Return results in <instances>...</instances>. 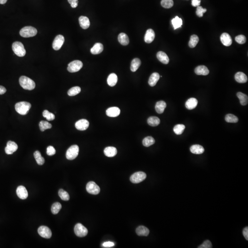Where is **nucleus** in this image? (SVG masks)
<instances>
[{
  "mask_svg": "<svg viewBox=\"0 0 248 248\" xmlns=\"http://www.w3.org/2000/svg\"><path fill=\"white\" fill-rule=\"evenodd\" d=\"M166 107V104L164 101H160L156 102L155 105V110L159 114H162Z\"/></svg>",
  "mask_w": 248,
  "mask_h": 248,
  "instance_id": "25",
  "label": "nucleus"
},
{
  "mask_svg": "<svg viewBox=\"0 0 248 248\" xmlns=\"http://www.w3.org/2000/svg\"><path fill=\"white\" fill-rule=\"evenodd\" d=\"M62 208L61 204L59 202H56L52 205L51 211L53 214H57Z\"/></svg>",
  "mask_w": 248,
  "mask_h": 248,
  "instance_id": "40",
  "label": "nucleus"
},
{
  "mask_svg": "<svg viewBox=\"0 0 248 248\" xmlns=\"http://www.w3.org/2000/svg\"><path fill=\"white\" fill-rule=\"evenodd\" d=\"M39 127L41 131H44L45 130L51 129L52 125L48 122L42 120L39 123Z\"/></svg>",
  "mask_w": 248,
  "mask_h": 248,
  "instance_id": "38",
  "label": "nucleus"
},
{
  "mask_svg": "<svg viewBox=\"0 0 248 248\" xmlns=\"http://www.w3.org/2000/svg\"><path fill=\"white\" fill-rule=\"evenodd\" d=\"M160 76L159 74L156 72L153 73L149 77V84L151 87H154L159 80Z\"/></svg>",
  "mask_w": 248,
  "mask_h": 248,
  "instance_id": "26",
  "label": "nucleus"
},
{
  "mask_svg": "<svg viewBox=\"0 0 248 248\" xmlns=\"http://www.w3.org/2000/svg\"><path fill=\"white\" fill-rule=\"evenodd\" d=\"M225 120L228 123H237L239 121V119L233 114H227L225 116Z\"/></svg>",
  "mask_w": 248,
  "mask_h": 248,
  "instance_id": "43",
  "label": "nucleus"
},
{
  "mask_svg": "<svg viewBox=\"0 0 248 248\" xmlns=\"http://www.w3.org/2000/svg\"><path fill=\"white\" fill-rule=\"evenodd\" d=\"M118 81V77L116 74L112 73L110 74L107 79V83L110 87H114Z\"/></svg>",
  "mask_w": 248,
  "mask_h": 248,
  "instance_id": "29",
  "label": "nucleus"
},
{
  "mask_svg": "<svg viewBox=\"0 0 248 248\" xmlns=\"http://www.w3.org/2000/svg\"><path fill=\"white\" fill-rule=\"evenodd\" d=\"M136 233L140 236H147L149 233V230L144 226H140L136 228Z\"/></svg>",
  "mask_w": 248,
  "mask_h": 248,
  "instance_id": "28",
  "label": "nucleus"
},
{
  "mask_svg": "<svg viewBox=\"0 0 248 248\" xmlns=\"http://www.w3.org/2000/svg\"><path fill=\"white\" fill-rule=\"evenodd\" d=\"M201 0H192V5L193 6H200V4Z\"/></svg>",
  "mask_w": 248,
  "mask_h": 248,
  "instance_id": "52",
  "label": "nucleus"
},
{
  "mask_svg": "<svg viewBox=\"0 0 248 248\" xmlns=\"http://www.w3.org/2000/svg\"><path fill=\"white\" fill-rule=\"evenodd\" d=\"M37 33V30L32 26L24 27L19 32L20 36L25 38L33 37L35 36Z\"/></svg>",
  "mask_w": 248,
  "mask_h": 248,
  "instance_id": "3",
  "label": "nucleus"
},
{
  "mask_svg": "<svg viewBox=\"0 0 248 248\" xmlns=\"http://www.w3.org/2000/svg\"><path fill=\"white\" fill-rule=\"evenodd\" d=\"M79 152V148L77 145H74L70 147L66 152V156L69 160H73L75 159L78 155Z\"/></svg>",
  "mask_w": 248,
  "mask_h": 248,
  "instance_id": "5",
  "label": "nucleus"
},
{
  "mask_svg": "<svg viewBox=\"0 0 248 248\" xmlns=\"http://www.w3.org/2000/svg\"><path fill=\"white\" fill-rule=\"evenodd\" d=\"M190 151L193 154H200L203 153L205 151L203 147L200 145H193L190 147Z\"/></svg>",
  "mask_w": 248,
  "mask_h": 248,
  "instance_id": "27",
  "label": "nucleus"
},
{
  "mask_svg": "<svg viewBox=\"0 0 248 248\" xmlns=\"http://www.w3.org/2000/svg\"><path fill=\"white\" fill-rule=\"evenodd\" d=\"M19 84L25 90H32L36 87V84L32 80L26 76H22L19 80Z\"/></svg>",
  "mask_w": 248,
  "mask_h": 248,
  "instance_id": "1",
  "label": "nucleus"
},
{
  "mask_svg": "<svg viewBox=\"0 0 248 248\" xmlns=\"http://www.w3.org/2000/svg\"><path fill=\"white\" fill-rule=\"evenodd\" d=\"M82 67V62L80 60H75L69 63L67 70L70 73H75L79 71Z\"/></svg>",
  "mask_w": 248,
  "mask_h": 248,
  "instance_id": "7",
  "label": "nucleus"
},
{
  "mask_svg": "<svg viewBox=\"0 0 248 248\" xmlns=\"http://www.w3.org/2000/svg\"><path fill=\"white\" fill-rule=\"evenodd\" d=\"M243 235L247 240H248V227H246L244 228L243 231Z\"/></svg>",
  "mask_w": 248,
  "mask_h": 248,
  "instance_id": "53",
  "label": "nucleus"
},
{
  "mask_svg": "<svg viewBox=\"0 0 248 248\" xmlns=\"http://www.w3.org/2000/svg\"><path fill=\"white\" fill-rule=\"evenodd\" d=\"M104 153L108 157H113L117 154V150L115 147H108L104 149Z\"/></svg>",
  "mask_w": 248,
  "mask_h": 248,
  "instance_id": "22",
  "label": "nucleus"
},
{
  "mask_svg": "<svg viewBox=\"0 0 248 248\" xmlns=\"http://www.w3.org/2000/svg\"><path fill=\"white\" fill-rule=\"evenodd\" d=\"M38 232L41 236L45 239H50L52 237V233L51 230L46 226H41L38 228Z\"/></svg>",
  "mask_w": 248,
  "mask_h": 248,
  "instance_id": "11",
  "label": "nucleus"
},
{
  "mask_svg": "<svg viewBox=\"0 0 248 248\" xmlns=\"http://www.w3.org/2000/svg\"><path fill=\"white\" fill-rule=\"evenodd\" d=\"M74 231L75 235L79 237H85L88 233L87 229L80 223H77L75 225Z\"/></svg>",
  "mask_w": 248,
  "mask_h": 248,
  "instance_id": "8",
  "label": "nucleus"
},
{
  "mask_svg": "<svg viewBox=\"0 0 248 248\" xmlns=\"http://www.w3.org/2000/svg\"><path fill=\"white\" fill-rule=\"evenodd\" d=\"M155 38V33L152 29H148L145 35L144 41L147 43L153 42Z\"/></svg>",
  "mask_w": 248,
  "mask_h": 248,
  "instance_id": "17",
  "label": "nucleus"
},
{
  "mask_svg": "<svg viewBox=\"0 0 248 248\" xmlns=\"http://www.w3.org/2000/svg\"><path fill=\"white\" fill-rule=\"evenodd\" d=\"M6 90L5 87L3 86H0V95H2L6 93Z\"/></svg>",
  "mask_w": 248,
  "mask_h": 248,
  "instance_id": "54",
  "label": "nucleus"
},
{
  "mask_svg": "<svg viewBox=\"0 0 248 248\" xmlns=\"http://www.w3.org/2000/svg\"><path fill=\"white\" fill-rule=\"evenodd\" d=\"M34 157L36 160V162L39 165H43L45 163V159L41 156V153L39 151H36L34 153Z\"/></svg>",
  "mask_w": 248,
  "mask_h": 248,
  "instance_id": "35",
  "label": "nucleus"
},
{
  "mask_svg": "<svg viewBox=\"0 0 248 248\" xmlns=\"http://www.w3.org/2000/svg\"><path fill=\"white\" fill-rule=\"evenodd\" d=\"M161 4L165 9H170L173 6L174 2L173 0H162Z\"/></svg>",
  "mask_w": 248,
  "mask_h": 248,
  "instance_id": "44",
  "label": "nucleus"
},
{
  "mask_svg": "<svg viewBox=\"0 0 248 248\" xmlns=\"http://www.w3.org/2000/svg\"><path fill=\"white\" fill-rule=\"evenodd\" d=\"M114 245V243L111 242H105L102 244V246H104V247H106V248H110V247H113Z\"/></svg>",
  "mask_w": 248,
  "mask_h": 248,
  "instance_id": "51",
  "label": "nucleus"
},
{
  "mask_svg": "<svg viewBox=\"0 0 248 248\" xmlns=\"http://www.w3.org/2000/svg\"><path fill=\"white\" fill-rule=\"evenodd\" d=\"M86 189L88 193L93 195H97L100 193V188L95 182H90L87 184Z\"/></svg>",
  "mask_w": 248,
  "mask_h": 248,
  "instance_id": "9",
  "label": "nucleus"
},
{
  "mask_svg": "<svg viewBox=\"0 0 248 248\" xmlns=\"http://www.w3.org/2000/svg\"><path fill=\"white\" fill-rule=\"evenodd\" d=\"M147 122L149 126H156L160 124L161 120L157 117L151 116L148 118Z\"/></svg>",
  "mask_w": 248,
  "mask_h": 248,
  "instance_id": "33",
  "label": "nucleus"
},
{
  "mask_svg": "<svg viewBox=\"0 0 248 248\" xmlns=\"http://www.w3.org/2000/svg\"><path fill=\"white\" fill-rule=\"evenodd\" d=\"M65 37L62 35H58L55 37L53 43V48L56 51H58L62 47L65 42Z\"/></svg>",
  "mask_w": 248,
  "mask_h": 248,
  "instance_id": "10",
  "label": "nucleus"
},
{
  "mask_svg": "<svg viewBox=\"0 0 248 248\" xmlns=\"http://www.w3.org/2000/svg\"><path fill=\"white\" fill-rule=\"evenodd\" d=\"M72 8H76L78 6V0H68Z\"/></svg>",
  "mask_w": 248,
  "mask_h": 248,
  "instance_id": "50",
  "label": "nucleus"
},
{
  "mask_svg": "<svg viewBox=\"0 0 248 248\" xmlns=\"http://www.w3.org/2000/svg\"><path fill=\"white\" fill-rule=\"evenodd\" d=\"M237 96L239 99L240 102L242 105L245 106L248 104V97L247 95L241 92H239L237 93Z\"/></svg>",
  "mask_w": 248,
  "mask_h": 248,
  "instance_id": "32",
  "label": "nucleus"
},
{
  "mask_svg": "<svg viewBox=\"0 0 248 248\" xmlns=\"http://www.w3.org/2000/svg\"><path fill=\"white\" fill-rule=\"evenodd\" d=\"M12 49L14 53L19 57H23L26 54L24 46L21 42L16 41L12 45Z\"/></svg>",
  "mask_w": 248,
  "mask_h": 248,
  "instance_id": "4",
  "label": "nucleus"
},
{
  "mask_svg": "<svg viewBox=\"0 0 248 248\" xmlns=\"http://www.w3.org/2000/svg\"><path fill=\"white\" fill-rule=\"evenodd\" d=\"M199 41L198 36L196 35H193L190 37V40L189 41V46L190 48H194L196 46L197 44Z\"/></svg>",
  "mask_w": 248,
  "mask_h": 248,
  "instance_id": "37",
  "label": "nucleus"
},
{
  "mask_svg": "<svg viewBox=\"0 0 248 248\" xmlns=\"http://www.w3.org/2000/svg\"><path fill=\"white\" fill-rule=\"evenodd\" d=\"M47 153L49 156H53L56 153V150L53 146H48L47 148Z\"/></svg>",
  "mask_w": 248,
  "mask_h": 248,
  "instance_id": "49",
  "label": "nucleus"
},
{
  "mask_svg": "<svg viewBox=\"0 0 248 248\" xmlns=\"http://www.w3.org/2000/svg\"><path fill=\"white\" fill-rule=\"evenodd\" d=\"M58 195L63 200L68 201L70 200L69 193L63 189H60L58 191Z\"/></svg>",
  "mask_w": 248,
  "mask_h": 248,
  "instance_id": "42",
  "label": "nucleus"
},
{
  "mask_svg": "<svg viewBox=\"0 0 248 248\" xmlns=\"http://www.w3.org/2000/svg\"><path fill=\"white\" fill-rule=\"evenodd\" d=\"M172 25L174 30L180 28L183 25V20L180 18H179L178 16H176L174 18L172 19Z\"/></svg>",
  "mask_w": 248,
  "mask_h": 248,
  "instance_id": "34",
  "label": "nucleus"
},
{
  "mask_svg": "<svg viewBox=\"0 0 248 248\" xmlns=\"http://www.w3.org/2000/svg\"><path fill=\"white\" fill-rule=\"evenodd\" d=\"M185 128V126L183 124H178L175 126L173 128V131L176 135H180L183 132Z\"/></svg>",
  "mask_w": 248,
  "mask_h": 248,
  "instance_id": "39",
  "label": "nucleus"
},
{
  "mask_svg": "<svg viewBox=\"0 0 248 248\" xmlns=\"http://www.w3.org/2000/svg\"><path fill=\"white\" fill-rule=\"evenodd\" d=\"M207 11V10L205 9H203L202 6H197L196 10V14L198 17H202L203 16V14Z\"/></svg>",
  "mask_w": 248,
  "mask_h": 248,
  "instance_id": "47",
  "label": "nucleus"
},
{
  "mask_svg": "<svg viewBox=\"0 0 248 248\" xmlns=\"http://www.w3.org/2000/svg\"><path fill=\"white\" fill-rule=\"evenodd\" d=\"M103 50H104L103 45L100 43H97L91 48V53L92 54L97 55V54L101 53L103 51Z\"/></svg>",
  "mask_w": 248,
  "mask_h": 248,
  "instance_id": "23",
  "label": "nucleus"
},
{
  "mask_svg": "<svg viewBox=\"0 0 248 248\" xmlns=\"http://www.w3.org/2000/svg\"><path fill=\"white\" fill-rule=\"evenodd\" d=\"M31 107V105L27 102H20L15 104L16 111L21 115H26L29 112Z\"/></svg>",
  "mask_w": 248,
  "mask_h": 248,
  "instance_id": "2",
  "label": "nucleus"
},
{
  "mask_svg": "<svg viewBox=\"0 0 248 248\" xmlns=\"http://www.w3.org/2000/svg\"><path fill=\"white\" fill-rule=\"evenodd\" d=\"M198 248H212V244L210 241H205V242L202 244L201 245L198 246Z\"/></svg>",
  "mask_w": 248,
  "mask_h": 248,
  "instance_id": "48",
  "label": "nucleus"
},
{
  "mask_svg": "<svg viewBox=\"0 0 248 248\" xmlns=\"http://www.w3.org/2000/svg\"><path fill=\"white\" fill-rule=\"evenodd\" d=\"M155 143V140L152 136H147L144 139L143 144L144 146L146 147H149L151 146Z\"/></svg>",
  "mask_w": 248,
  "mask_h": 248,
  "instance_id": "36",
  "label": "nucleus"
},
{
  "mask_svg": "<svg viewBox=\"0 0 248 248\" xmlns=\"http://www.w3.org/2000/svg\"><path fill=\"white\" fill-rule=\"evenodd\" d=\"M198 101L196 98L192 97L188 99L185 104V106L188 109L192 110L197 107Z\"/></svg>",
  "mask_w": 248,
  "mask_h": 248,
  "instance_id": "19",
  "label": "nucleus"
},
{
  "mask_svg": "<svg viewBox=\"0 0 248 248\" xmlns=\"http://www.w3.org/2000/svg\"><path fill=\"white\" fill-rule=\"evenodd\" d=\"M222 43L226 47H229L232 44V39L229 34L227 33H223L220 37Z\"/></svg>",
  "mask_w": 248,
  "mask_h": 248,
  "instance_id": "15",
  "label": "nucleus"
},
{
  "mask_svg": "<svg viewBox=\"0 0 248 248\" xmlns=\"http://www.w3.org/2000/svg\"><path fill=\"white\" fill-rule=\"evenodd\" d=\"M120 110L116 107H111L107 109L106 114L110 117H116L120 114Z\"/></svg>",
  "mask_w": 248,
  "mask_h": 248,
  "instance_id": "16",
  "label": "nucleus"
},
{
  "mask_svg": "<svg viewBox=\"0 0 248 248\" xmlns=\"http://www.w3.org/2000/svg\"><path fill=\"white\" fill-rule=\"evenodd\" d=\"M44 117L47 119L48 121H52L55 119V115L53 113H50L47 110H45L42 113Z\"/></svg>",
  "mask_w": 248,
  "mask_h": 248,
  "instance_id": "45",
  "label": "nucleus"
},
{
  "mask_svg": "<svg viewBox=\"0 0 248 248\" xmlns=\"http://www.w3.org/2000/svg\"><path fill=\"white\" fill-rule=\"evenodd\" d=\"M18 149V145L14 141H9L6 144V146L5 149L6 153L7 154H12L14 152L17 151Z\"/></svg>",
  "mask_w": 248,
  "mask_h": 248,
  "instance_id": "12",
  "label": "nucleus"
},
{
  "mask_svg": "<svg viewBox=\"0 0 248 248\" xmlns=\"http://www.w3.org/2000/svg\"><path fill=\"white\" fill-rule=\"evenodd\" d=\"M141 65V62L139 58H135L131 63V70L132 72H136Z\"/></svg>",
  "mask_w": 248,
  "mask_h": 248,
  "instance_id": "31",
  "label": "nucleus"
},
{
  "mask_svg": "<svg viewBox=\"0 0 248 248\" xmlns=\"http://www.w3.org/2000/svg\"><path fill=\"white\" fill-rule=\"evenodd\" d=\"M194 71L197 75H207L209 73L208 68L204 65H200L197 67L194 70Z\"/></svg>",
  "mask_w": 248,
  "mask_h": 248,
  "instance_id": "20",
  "label": "nucleus"
},
{
  "mask_svg": "<svg viewBox=\"0 0 248 248\" xmlns=\"http://www.w3.org/2000/svg\"><path fill=\"white\" fill-rule=\"evenodd\" d=\"M157 58L159 61L165 65H167L169 62V58L167 54L164 52L160 51L157 54Z\"/></svg>",
  "mask_w": 248,
  "mask_h": 248,
  "instance_id": "24",
  "label": "nucleus"
},
{
  "mask_svg": "<svg viewBox=\"0 0 248 248\" xmlns=\"http://www.w3.org/2000/svg\"><path fill=\"white\" fill-rule=\"evenodd\" d=\"M235 41L238 43L243 44L246 42V38L244 35H239L235 37Z\"/></svg>",
  "mask_w": 248,
  "mask_h": 248,
  "instance_id": "46",
  "label": "nucleus"
},
{
  "mask_svg": "<svg viewBox=\"0 0 248 248\" xmlns=\"http://www.w3.org/2000/svg\"><path fill=\"white\" fill-rule=\"evenodd\" d=\"M80 92L81 88L79 87H73L68 91V94L70 96H74L80 93Z\"/></svg>",
  "mask_w": 248,
  "mask_h": 248,
  "instance_id": "41",
  "label": "nucleus"
},
{
  "mask_svg": "<svg viewBox=\"0 0 248 248\" xmlns=\"http://www.w3.org/2000/svg\"><path fill=\"white\" fill-rule=\"evenodd\" d=\"M89 126V122L87 120L81 119L75 123V126L76 129L79 131H85L87 130Z\"/></svg>",
  "mask_w": 248,
  "mask_h": 248,
  "instance_id": "13",
  "label": "nucleus"
},
{
  "mask_svg": "<svg viewBox=\"0 0 248 248\" xmlns=\"http://www.w3.org/2000/svg\"><path fill=\"white\" fill-rule=\"evenodd\" d=\"M147 177V175L144 172L142 171L135 172L130 177V180L133 183H139L143 182Z\"/></svg>",
  "mask_w": 248,
  "mask_h": 248,
  "instance_id": "6",
  "label": "nucleus"
},
{
  "mask_svg": "<svg viewBox=\"0 0 248 248\" xmlns=\"http://www.w3.org/2000/svg\"><path fill=\"white\" fill-rule=\"evenodd\" d=\"M119 42L122 45H126L129 43V39L127 35L125 33H122L118 36Z\"/></svg>",
  "mask_w": 248,
  "mask_h": 248,
  "instance_id": "30",
  "label": "nucleus"
},
{
  "mask_svg": "<svg viewBox=\"0 0 248 248\" xmlns=\"http://www.w3.org/2000/svg\"><path fill=\"white\" fill-rule=\"evenodd\" d=\"M235 79L239 83H244L248 81V77L244 73L238 72L235 75Z\"/></svg>",
  "mask_w": 248,
  "mask_h": 248,
  "instance_id": "21",
  "label": "nucleus"
},
{
  "mask_svg": "<svg viewBox=\"0 0 248 248\" xmlns=\"http://www.w3.org/2000/svg\"><path fill=\"white\" fill-rule=\"evenodd\" d=\"M8 0H0V4H4L6 3Z\"/></svg>",
  "mask_w": 248,
  "mask_h": 248,
  "instance_id": "55",
  "label": "nucleus"
},
{
  "mask_svg": "<svg viewBox=\"0 0 248 248\" xmlns=\"http://www.w3.org/2000/svg\"><path fill=\"white\" fill-rule=\"evenodd\" d=\"M16 193L18 196L22 200H26L28 197L27 190L24 186H18L16 190Z\"/></svg>",
  "mask_w": 248,
  "mask_h": 248,
  "instance_id": "14",
  "label": "nucleus"
},
{
  "mask_svg": "<svg viewBox=\"0 0 248 248\" xmlns=\"http://www.w3.org/2000/svg\"><path fill=\"white\" fill-rule=\"evenodd\" d=\"M80 25L82 29H87L90 26V20L87 17L81 16L79 18Z\"/></svg>",
  "mask_w": 248,
  "mask_h": 248,
  "instance_id": "18",
  "label": "nucleus"
}]
</instances>
